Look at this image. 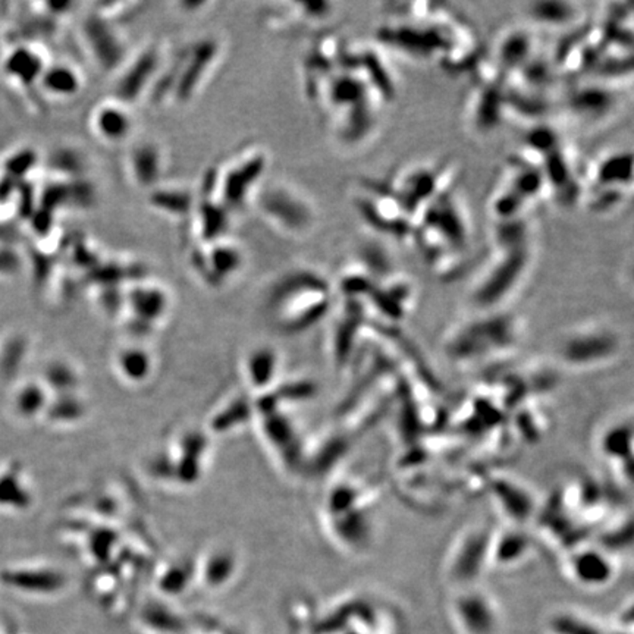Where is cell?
Returning a JSON list of instances; mask_svg holds the SVG:
<instances>
[{
    "label": "cell",
    "mask_w": 634,
    "mask_h": 634,
    "mask_svg": "<svg viewBox=\"0 0 634 634\" xmlns=\"http://www.w3.org/2000/svg\"><path fill=\"white\" fill-rule=\"evenodd\" d=\"M454 613L467 634H492L497 613L492 602L479 592L463 593L454 602Z\"/></svg>",
    "instance_id": "cell-28"
},
{
    "label": "cell",
    "mask_w": 634,
    "mask_h": 634,
    "mask_svg": "<svg viewBox=\"0 0 634 634\" xmlns=\"http://www.w3.org/2000/svg\"><path fill=\"white\" fill-rule=\"evenodd\" d=\"M50 399L52 395L38 377L20 379L11 390L9 410L20 422H42Z\"/></svg>",
    "instance_id": "cell-26"
},
{
    "label": "cell",
    "mask_w": 634,
    "mask_h": 634,
    "mask_svg": "<svg viewBox=\"0 0 634 634\" xmlns=\"http://www.w3.org/2000/svg\"><path fill=\"white\" fill-rule=\"evenodd\" d=\"M622 350V336L604 324H586L564 335L558 356L564 365L574 369H590L606 365Z\"/></svg>",
    "instance_id": "cell-9"
},
{
    "label": "cell",
    "mask_w": 634,
    "mask_h": 634,
    "mask_svg": "<svg viewBox=\"0 0 634 634\" xmlns=\"http://www.w3.org/2000/svg\"><path fill=\"white\" fill-rule=\"evenodd\" d=\"M492 527L490 524L472 526L457 539L451 548L449 574L452 580L461 585L476 581L486 565L490 563L493 542Z\"/></svg>",
    "instance_id": "cell-13"
},
{
    "label": "cell",
    "mask_w": 634,
    "mask_h": 634,
    "mask_svg": "<svg viewBox=\"0 0 634 634\" xmlns=\"http://www.w3.org/2000/svg\"><path fill=\"white\" fill-rule=\"evenodd\" d=\"M22 261L12 247L0 245V276H13L21 269Z\"/></svg>",
    "instance_id": "cell-42"
},
{
    "label": "cell",
    "mask_w": 634,
    "mask_h": 634,
    "mask_svg": "<svg viewBox=\"0 0 634 634\" xmlns=\"http://www.w3.org/2000/svg\"><path fill=\"white\" fill-rule=\"evenodd\" d=\"M36 504V490L24 463L8 460L0 465V515H21Z\"/></svg>",
    "instance_id": "cell-21"
},
{
    "label": "cell",
    "mask_w": 634,
    "mask_h": 634,
    "mask_svg": "<svg viewBox=\"0 0 634 634\" xmlns=\"http://www.w3.org/2000/svg\"><path fill=\"white\" fill-rule=\"evenodd\" d=\"M209 457V433L197 429L179 432L149 463L150 476L161 483L191 486L202 481Z\"/></svg>",
    "instance_id": "cell-7"
},
{
    "label": "cell",
    "mask_w": 634,
    "mask_h": 634,
    "mask_svg": "<svg viewBox=\"0 0 634 634\" xmlns=\"http://www.w3.org/2000/svg\"><path fill=\"white\" fill-rule=\"evenodd\" d=\"M235 552L233 548L224 545L210 548L206 551L199 567H202L204 580L208 581L209 585H220L228 580L238 564Z\"/></svg>",
    "instance_id": "cell-40"
},
{
    "label": "cell",
    "mask_w": 634,
    "mask_h": 634,
    "mask_svg": "<svg viewBox=\"0 0 634 634\" xmlns=\"http://www.w3.org/2000/svg\"><path fill=\"white\" fill-rule=\"evenodd\" d=\"M241 366L247 390L258 397L276 385L281 356L272 345H258L245 354Z\"/></svg>",
    "instance_id": "cell-24"
},
{
    "label": "cell",
    "mask_w": 634,
    "mask_h": 634,
    "mask_svg": "<svg viewBox=\"0 0 634 634\" xmlns=\"http://www.w3.org/2000/svg\"><path fill=\"white\" fill-rule=\"evenodd\" d=\"M90 413L88 401L81 391L52 395L42 422L54 429H70L81 424Z\"/></svg>",
    "instance_id": "cell-33"
},
{
    "label": "cell",
    "mask_w": 634,
    "mask_h": 634,
    "mask_svg": "<svg viewBox=\"0 0 634 634\" xmlns=\"http://www.w3.org/2000/svg\"><path fill=\"white\" fill-rule=\"evenodd\" d=\"M522 325L506 310L474 313L445 338V354L465 365L506 354L520 341Z\"/></svg>",
    "instance_id": "cell-3"
},
{
    "label": "cell",
    "mask_w": 634,
    "mask_h": 634,
    "mask_svg": "<svg viewBox=\"0 0 634 634\" xmlns=\"http://www.w3.org/2000/svg\"><path fill=\"white\" fill-rule=\"evenodd\" d=\"M169 292L165 286L149 281H136L128 290L124 291L122 310L127 328L137 341L154 332L159 324H162L169 311Z\"/></svg>",
    "instance_id": "cell-12"
},
{
    "label": "cell",
    "mask_w": 634,
    "mask_h": 634,
    "mask_svg": "<svg viewBox=\"0 0 634 634\" xmlns=\"http://www.w3.org/2000/svg\"><path fill=\"white\" fill-rule=\"evenodd\" d=\"M47 65L49 62L37 47L20 45L4 58V72L17 87H37Z\"/></svg>",
    "instance_id": "cell-27"
},
{
    "label": "cell",
    "mask_w": 634,
    "mask_h": 634,
    "mask_svg": "<svg viewBox=\"0 0 634 634\" xmlns=\"http://www.w3.org/2000/svg\"><path fill=\"white\" fill-rule=\"evenodd\" d=\"M38 379L46 386L50 395L77 392L83 386L81 370L74 363L63 358H54L46 363Z\"/></svg>",
    "instance_id": "cell-36"
},
{
    "label": "cell",
    "mask_w": 634,
    "mask_h": 634,
    "mask_svg": "<svg viewBox=\"0 0 634 634\" xmlns=\"http://www.w3.org/2000/svg\"><path fill=\"white\" fill-rule=\"evenodd\" d=\"M113 372L122 383L131 388L144 386L156 372L153 352L144 345L131 341L113 354Z\"/></svg>",
    "instance_id": "cell-25"
},
{
    "label": "cell",
    "mask_w": 634,
    "mask_h": 634,
    "mask_svg": "<svg viewBox=\"0 0 634 634\" xmlns=\"http://www.w3.org/2000/svg\"><path fill=\"white\" fill-rule=\"evenodd\" d=\"M361 486L351 481L333 486L325 498V515L336 542L345 549L361 551L372 539V515Z\"/></svg>",
    "instance_id": "cell-6"
},
{
    "label": "cell",
    "mask_w": 634,
    "mask_h": 634,
    "mask_svg": "<svg viewBox=\"0 0 634 634\" xmlns=\"http://www.w3.org/2000/svg\"><path fill=\"white\" fill-rule=\"evenodd\" d=\"M83 75L67 62L49 63L38 81L37 87L54 100L72 99L83 90Z\"/></svg>",
    "instance_id": "cell-34"
},
{
    "label": "cell",
    "mask_w": 634,
    "mask_h": 634,
    "mask_svg": "<svg viewBox=\"0 0 634 634\" xmlns=\"http://www.w3.org/2000/svg\"><path fill=\"white\" fill-rule=\"evenodd\" d=\"M84 43L95 62L104 70H115L127 56L124 42L104 13L95 11L84 20L81 27Z\"/></svg>",
    "instance_id": "cell-20"
},
{
    "label": "cell",
    "mask_w": 634,
    "mask_h": 634,
    "mask_svg": "<svg viewBox=\"0 0 634 634\" xmlns=\"http://www.w3.org/2000/svg\"><path fill=\"white\" fill-rule=\"evenodd\" d=\"M333 294L335 286L325 275L310 268H295L270 286L266 309L281 333L299 335L331 313Z\"/></svg>",
    "instance_id": "cell-2"
},
{
    "label": "cell",
    "mask_w": 634,
    "mask_h": 634,
    "mask_svg": "<svg viewBox=\"0 0 634 634\" xmlns=\"http://www.w3.org/2000/svg\"><path fill=\"white\" fill-rule=\"evenodd\" d=\"M266 154L259 149L245 150L244 153L225 166V169L211 170L213 193L226 210H240L249 202L250 195L259 187L265 174Z\"/></svg>",
    "instance_id": "cell-10"
},
{
    "label": "cell",
    "mask_w": 634,
    "mask_h": 634,
    "mask_svg": "<svg viewBox=\"0 0 634 634\" xmlns=\"http://www.w3.org/2000/svg\"><path fill=\"white\" fill-rule=\"evenodd\" d=\"M617 634H622V633H617Z\"/></svg>",
    "instance_id": "cell-43"
},
{
    "label": "cell",
    "mask_w": 634,
    "mask_h": 634,
    "mask_svg": "<svg viewBox=\"0 0 634 634\" xmlns=\"http://www.w3.org/2000/svg\"><path fill=\"white\" fill-rule=\"evenodd\" d=\"M527 17L531 22L547 27H564L579 21L580 9L568 2H538L527 6Z\"/></svg>",
    "instance_id": "cell-38"
},
{
    "label": "cell",
    "mask_w": 634,
    "mask_h": 634,
    "mask_svg": "<svg viewBox=\"0 0 634 634\" xmlns=\"http://www.w3.org/2000/svg\"><path fill=\"white\" fill-rule=\"evenodd\" d=\"M531 554V542L522 531H510L501 535H493L490 563L497 565H515Z\"/></svg>",
    "instance_id": "cell-37"
},
{
    "label": "cell",
    "mask_w": 634,
    "mask_h": 634,
    "mask_svg": "<svg viewBox=\"0 0 634 634\" xmlns=\"http://www.w3.org/2000/svg\"><path fill=\"white\" fill-rule=\"evenodd\" d=\"M149 203L152 208L161 210L166 215L179 216L190 215L194 209V195L185 188L165 187L161 184L149 190Z\"/></svg>",
    "instance_id": "cell-39"
},
{
    "label": "cell",
    "mask_w": 634,
    "mask_h": 634,
    "mask_svg": "<svg viewBox=\"0 0 634 634\" xmlns=\"http://www.w3.org/2000/svg\"><path fill=\"white\" fill-rule=\"evenodd\" d=\"M67 574L49 563L25 561L0 568V585L27 595H54L67 585Z\"/></svg>",
    "instance_id": "cell-16"
},
{
    "label": "cell",
    "mask_w": 634,
    "mask_h": 634,
    "mask_svg": "<svg viewBox=\"0 0 634 634\" xmlns=\"http://www.w3.org/2000/svg\"><path fill=\"white\" fill-rule=\"evenodd\" d=\"M90 127L95 137L104 143L118 144L128 140L134 131V117L128 104L122 103L120 100H103L95 104L90 117Z\"/></svg>",
    "instance_id": "cell-23"
},
{
    "label": "cell",
    "mask_w": 634,
    "mask_h": 634,
    "mask_svg": "<svg viewBox=\"0 0 634 634\" xmlns=\"http://www.w3.org/2000/svg\"><path fill=\"white\" fill-rule=\"evenodd\" d=\"M567 565L572 579L585 588L606 586L615 574L613 554L602 547H577Z\"/></svg>",
    "instance_id": "cell-22"
},
{
    "label": "cell",
    "mask_w": 634,
    "mask_h": 634,
    "mask_svg": "<svg viewBox=\"0 0 634 634\" xmlns=\"http://www.w3.org/2000/svg\"><path fill=\"white\" fill-rule=\"evenodd\" d=\"M191 265L202 281L218 288L240 272L244 266V253L235 243L220 238L193 253Z\"/></svg>",
    "instance_id": "cell-18"
},
{
    "label": "cell",
    "mask_w": 634,
    "mask_h": 634,
    "mask_svg": "<svg viewBox=\"0 0 634 634\" xmlns=\"http://www.w3.org/2000/svg\"><path fill=\"white\" fill-rule=\"evenodd\" d=\"M617 86L613 81H595L574 88L568 97V111L580 124L597 125L608 120L622 103Z\"/></svg>",
    "instance_id": "cell-17"
},
{
    "label": "cell",
    "mask_w": 634,
    "mask_h": 634,
    "mask_svg": "<svg viewBox=\"0 0 634 634\" xmlns=\"http://www.w3.org/2000/svg\"><path fill=\"white\" fill-rule=\"evenodd\" d=\"M633 429L630 422H617L606 427L599 441L601 456L613 463V467L622 469L626 481L630 483L633 467Z\"/></svg>",
    "instance_id": "cell-31"
},
{
    "label": "cell",
    "mask_w": 634,
    "mask_h": 634,
    "mask_svg": "<svg viewBox=\"0 0 634 634\" xmlns=\"http://www.w3.org/2000/svg\"><path fill=\"white\" fill-rule=\"evenodd\" d=\"M129 174L140 187L152 188L161 184L165 172V154L153 141L134 145L128 158Z\"/></svg>",
    "instance_id": "cell-30"
},
{
    "label": "cell",
    "mask_w": 634,
    "mask_h": 634,
    "mask_svg": "<svg viewBox=\"0 0 634 634\" xmlns=\"http://www.w3.org/2000/svg\"><path fill=\"white\" fill-rule=\"evenodd\" d=\"M256 415L254 399H249V395H234L211 411L208 420L209 433L220 435L238 431L254 422Z\"/></svg>",
    "instance_id": "cell-29"
},
{
    "label": "cell",
    "mask_w": 634,
    "mask_h": 634,
    "mask_svg": "<svg viewBox=\"0 0 634 634\" xmlns=\"http://www.w3.org/2000/svg\"><path fill=\"white\" fill-rule=\"evenodd\" d=\"M536 258L531 219L493 224L490 253L469 288L474 313L506 310L529 279Z\"/></svg>",
    "instance_id": "cell-1"
},
{
    "label": "cell",
    "mask_w": 634,
    "mask_h": 634,
    "mask_svg": "<svg viewBox=\"0 0 634 634\" xmlns=\"http://www.w3.org/2000/svg\"><path fill=\"white\" fill-rule=\"evenodd\" d=\"M552 631L556 634H602V631L585 618L572 613H560L551 622Z\"/></svg>",
    "instance_id": "cell-41"
},
{
    "label": "cell",
    "mask_w": 634,
    "mask_h": 634,
    "mask_svg": "<svg viewBox=\"0 0 634 634\" xmlns=\"http://www.w3.org/2000/svg\"><path fill=\"white\" fill-rule=\"evenodd\" d=\"M457 177L458 165L451 159H442L402 168L388 181V185L416 225L433 202L456 188Z\"/></svg>",
    "instance_id": "cell-5"
},
{
    "label": "cell",
    "mask_w": 634,
    "mask_h": 634,
    "mask_svg": "<svg viewBox=\"0 0 634 634\" xmlns=\"http://www.w3.org/2000/svg\"><path fill=\"white\" fill-rule=\"evenodd\" d=\"M162 70V52L158 46H147L129 59L124 70H120L115 87V99L122 103H136L159 78Z\"/></svg>",
    "instance_id": "cell-19"
},
{
    "label": "cell",
    "mask_w": 634,
    "mask_h": 634,
    "mask_svg": "<svg viewBox=\"0 0 634 634\" xmlns=\"http://www.w3.org/2000/svg\"><path fill=\"white\" fill-rule=\"evenodd\" d=\"M630 150H611L601 154L583 170L581 199L589 210L597 215H611L631 197Z\"/></svg>",
    "instance_id": "cell-4"
},
{
    "label": "cell",
    "mask_w": 634,
    "mask_h": 634,
    "mask_svg": "<svg viewBox=\"0 0 634 634\" xmlns=\"http://www.w3.org/2000/svg\"><path fill=\"white\" fill-rule=\"evenodd\" d=\"M29 354V338L24 332L0 333V383L12 386L21 379V372Z\"/></svg>",
    "instance_id": "cell-32"
},
{
    "label": "cell",
    "mask_w": 634,
    "mask_h": 634,
    "mask_svg": "<svg viewBox=\"0 0 634 634\" xmlns=\"http://www.w3.org/2000/svg\"><path fill=\"white\" fill-rule=\"evenodd\" d=\"M354 206L375 233L411 243L415 222L391 191L388 183L367 181L357 185Z\"/></svg>",
    "instance_id": "cell-8"
},
{
    "label": "cell",
    "mask_w": 634,
    "mask_h": 634,
    "mask_svg": "<svg viewBox=\"0 0 634 634\" xmlns=\"http://www.w3.org/2000/svg\"><path fill=\"white\" fill-rule=\"evenodd\" d=\"M219 52V43L215 38H203L181 54L178 62L172 68V90L179 102H188L199 92L204 79L215 67Z\"/></svg>",
    "instance_id": "cell-14"
},
{
    "label": "cell",
    "mask_w": 634,
    "mask_h": 634,
    "mask_svg": "<svg viewBox=\"0 0 634 634\" xmlns=\"http://www.w3.org/2000/svg\"><path fill=\"white\" fill-rule=\"evenodd\" d=\"M259 206L266 219L288 235H304L316 225L315 206L306 195L282 184L261 191Z\"/></svg>",
    "instance_id": "cell-11"
},
{
    "label": "cell",
    "mask_w": 634,
    "mask_h": 634,
    "mask_svg": "<svg viewBox=\"0 0 634 634\" xmlns=\"http://www.w3.org/2000/svg\"><path fill=\"white\" fill-rule=\"evenodd\" d=\"M529 493L531 492L510 481L497 482L493 485V495L497 498L499 508L515 524H523L531 520V515L535 511V502Z\"/></svg>",
    "instance_id": "cell-35"
},
{
    "label": "cell",
    "mask_w": 634,
    "mask_h": 634,
    "mask_svg": "<svg viewBox=\"0 0 634 634\" xmlns=\"http://www.w3.org/2000/svg\"><path fill=\"white\" fill-rule=\"evenodd\" d=\"M265 444L272 449L286 469H301L306 463V451L300 442V433L295 423L285 410L258 413L256 420Z\"/></svg>",
    "instance_id": "cell-15"
}]
</instances>
